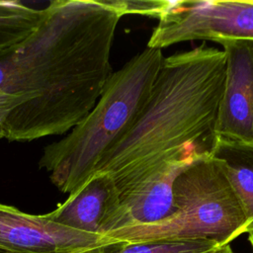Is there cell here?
<instances>
[{
    "label": "cell",
    "instance_id": "5",
    "mask_svg": "<svg viewBox=\"0 0 253 253\" xmlns=\"http://www.w3.org/2000/svg\"><path fill=\"white\" fill-rule=\"evenodd\" d=\"M253 41V0L169 1L147 46L162 48L190 42Z\"/></svg>",
    "mask_w": 253,
    "mask_h": 253
},
{
    "label": "cell",
    "instance_id": "2",
    "mask_svg": "<svg viewBox=\"0 0 253 253\" xmlns=\"http://www.w3.org/2000/svg\"><path fill=\"white\" fill-rule=\"evenodd\" d=\"M223 50L203 43L164 57L135 121L100 162L118 196L165 161L211 154L225 78Z\"/></svg>",
    "mask_w": 253,
    "mask_h": 253
},
{
    "label": "cell",
    "instance_id": "7",
    "mask_svg": "<svg viewBox=\"0 0 253 253\" xmlns=\"http://www.w3.org/2000/svg\"><path fill=\"white\" fill-rule=\"evenodd\" d=\"M221 45L225 78L214 137L253 144V41H230Z\"/></svg>",
    "mask_w": 253,
    "mask_h": 253
},
{
    "label": "cell",
    "instance_id": "15",
    "mask_svg": "<svg viewBox=\"0 0 253 253\" xmlns=\"http://www.w3.org/2000/svg\"><path fill=\"white\" fill-rule=\"evenodd\" d=\"M210 253H234V251L232 250V248L230 247V245H225L222 247H219Z\"/></svg>",
    "mask_w": 253,
    "mask_h": 253
},
{
    "label": "cell",
    "instance_id": "6",
    "mask_svg": "<svg viewBox=\"0 0 253 253\" xmlns=\"http://www.w3.org/2000/svg\"><path fill=\"white\" fill-rule=\"evenodd\" d=\"M208 155L193 152L167 160L137 185L119 195L105 216L100 234L104 237L121 228L152 223L171 215L175 211L176 178Z\"/></svg>",
    "mask_w": 253,
    "mask_h": 253
},
{
    "label": "cell",
    "instance_id": "4",
    "mask_svg": "<svg viewBox=\"0 0 253 253\" xmlns=\"http://www.w3.org/2000/svg\"><path fill=\"white\" fill-rule=\"evenodd\" d=\"M173 195L171 215L112 231L104 236L107 244L206 239L225 246L248 232L250 221L220 163L211 154L176 178Z\"/></svg>",
    "mask_w": 253,
    "mask_h": 253
},
{
    "label": "cell",
    "instance_id": "10",
    "mask_svg": "<svg viewBox=\"0 0 253 253\" xmlns=\"http://www.w3.org/2000/svg\"><path fill=\"white\" fill-rule=\"evenodd\" d=\"M211 156L216 159L250 221L253 233V144L214 137Z\"/></svg>",
    "mask_w": 253,
    "mask_h": 253
},
{
    "label": "cell",
    "instance_id": "1",
    "mask_svg": "<svg viewBox=\"0 0 253 253\" xmlns=\"http://www.w3.org/2000/svg\"><path fill=\"white\" fill-rule=\"evenodd\" d=\"M122 13L110 0H52L35 30L0 56V93L19 98L10 141L64 134L97 104Z\"/></svg>",
    "mask_w": 253,
    "mask_h": 253
},
{
    "label": "cell",
    "instance_id": "11",
    "mask_svg": "<svg viewBox=\"0 0 253 253\" xmlns=\"http://www.w3.org/2000/svg\"><path fill=\"white\" fill-rule=\"evenodd\" d=\"M42 9L18 0H0V56L25 40L38 26Z\"/></svg>",
    "mask_w": 253,
    "mask_h": 253
},
{
    "label": "cell",
    "instance_id": "3",
    "mask_svg": "<svg viewBox=\"0 0 253 253\" xmlns=\"http://www.w3.org/2000/svg\"><path fill=\"white\" fill-rule=\"evenodd\" d=\"M164 56L146 46L113 72L101 97L87 117L68 134L43 148L39 167L51 183L72 194L91 177L142 110Z\"/></svg>",
    "mask_w": 253,
    "mask_h": 253
},
{
    "label": "cell",
    "instance_id": "17",
    "mask_svg": "<svg viewBox=\"0 0 253 253\" xmlns=\"http://www.w3.org/2000/svg\"><path fill=\"white\" fill-rule=\"evenodd\" d=\"M0 253H17V252H14V251H10V250H7V249L0 248Z\"/></svg>",
    "mask_w": 253,
    "mask_h": 253
},
{
    "label": "cell",
    "instance_id": "16",
    "mask_svg": "<svg viewBox=\"0 0 253 253\" xmlns=\"http://www.w3.org/2000/svg\"><path fill=\"white\" fill-rule=\"evenodd\" d=\"M248 241L252 247V250H253V233H248Z\"/></svg>",
    "mask_w": 253,
    "mask_h": 253
},
{
    "label": "cell",
    "instance_id": "14",
    "mask_svg": "<svg viewBox=\"0 0 253 253\" xmlns=\"http://www.w3.org/2000/svg\"><path fill=\"white\" fill-rule=\"evenodd\" d=\"M19 98L0 93V139L6 136V124L11 112L18 106Z\"/></svg>",
    "mask_w": 253,
    "mask_h": 253
},
{
    "label": "cell",
    "instance_id": "13",
    "mask_svg": "<svg viewBox=\"0 0 253 253\" xmlns=\"http://www.w3.org/2000/svg\"><path fill=\"white\" fill-rule=\"evenodd\" d=\"M123 16L135 14L159 19L169 5V0H110Z\"/></svg>",
    "mask_w": 253,
    "mask_h": 253
},
{
    "label": "cell",
    "instance_id": "12",
    "mask_svg": "<svg viewBox=\"0 0 253 253\" xmlns=\"http://www.w3.org/2000/svg\"><path fill=\"white\" fill-rule=\"evenodd\" d=\"M219 247L206 239L181 241H148L137 243L113 242L76 253H210Z\"/></svg>",
    "mask_w": 253,
    "mask_h": 253
},
{
    "label": "cell",
    "instance_id": "9",
    "mask_svg": "<svg viewBox=\"0 0 253 253\" xmlns=\"http://www.w3.org/2000/svg\"><path fill=\"white\" fill-rule=\"evenodd\" d=\"M117 198L118 192L113 179L108 174L99 173L44 215L66 227L101 235L105 216Z\"/></svg>",
    "mask_w": 253,
    "mask_h": 253
},
{
    "label": "cell",
    "instance_id": "8",
    "mask_svg": "<svg viewBox=\"0 0 253 253\" xmlns=\"http://www.w3.org/2000/svg\"><path fill=\"white\" fill-rule=\"evenodd\" d=\"M107 244L101 235L78 231L0 203V248L17 253H76Z\"/></svg>",
    "mask_w": 253,
    "mask_h": 253
}]
</instances>
